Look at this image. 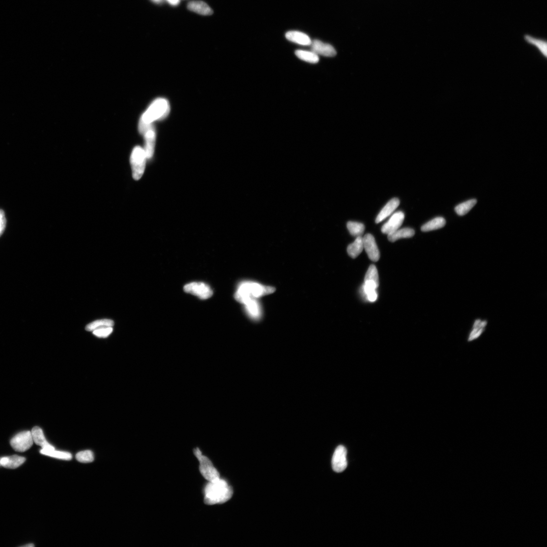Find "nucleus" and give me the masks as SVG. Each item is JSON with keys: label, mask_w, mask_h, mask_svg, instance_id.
I'll return each instance as SVG.
<instances>
[{"label": "nucleus", "mask_w": 547, "mask_h": 547, "mask_svg": "<svg viewBox=\"0 0 547 547\" xmlns=\"http://www.w3.org/2000/svg\"><path fill=\"white\" fill-rule=\"evenodd\" d=\"M204 503L213 505L226 503L233 496V489L224 479L209 482L204 488Z\"/></svg>", "instance_id": "1"}, {"label": "nucleus", "mask_w": 547, "mask_h": 547, "mask_svg": "<svg viewBox=\"0 0 547 547\" xmlns=\"http://www.w3.org/2000/svg\"><path fill=\"white\" fill-rule=\"evenodd\" d=\"M170 106L167 100L159 98L155 100L142 116L139 123V131L142 134L152 123L166 118L170 113Z\"/></svg>", "instance_id": "2"}, {"label": "nucleus", "mask_w": 547, "mask_h": 547, "mask_svg": "<svg viewBox=\"0 0 547 547\" xmlns=\"http://www.w3.org/2000/svg\"><path fill=\"white\" fill-rule=\"evenodd\" d=\"M274 287L265 286L252 281L241 283L235 295V299L240 303L245 304L251 298H258L275 292Z\"/></svg>", "instance_id": "3"}, {"label": "nucleus", "mask_w": 547, "mask_h": 547, "mask_svg": "<svg viewBox=\"0 0 547 547\" xmlns=\"http://www.w3.org/2000/svg\"><path fill=\"white\" fill-rule=\"evenodd\" d=\"M147 156L144 150L140 146L134 148L131 155L130 164L134 180L138 181L143 174Z\"/></svg>", "instance_id": "4"}, {"label": "nucleus", "mask_w": 547, "mask_h": 547, "mask_svg": "<svg viewBox=\"0 0 547 547\" xmlns=\"http://www.w3.org/2000/svg\"><path fill=\"white\" fill-rule=\"evenodd\" d=\"M194 453L199 462L200 472L208 482H213L220 478L219 473L213 463L207 457L203 455L199 448L195 449Z\"/></svg>", "instance_id": "5"}, {"label": "nucleus", "mask_w": 547, "mask_h": 547, "mask_svg": "<svg viewBox=\"0 0 547 547\" xmlns=\"http://www.w3.org/2000/svg\"><path fill=\"white\" fill-rule=\"evenodd\" d=\"M33 443L31 433L26 431L16 434L10 440V445L14 450L23 453L29 450Z\"/></svg>", "instance_id": "6"}, {"label": "nucleus", "mask_w": 547, "mask_h": 547, "mask_svg": "<svg viewBox=\"0 0 547 547\" xmlns=\"http://www.w3.org/2000/svg\"><path fill=\"white\" fill-rule=\"evenodd\" d=\"M184 291L188 294L197 296L200 299H206L213 295V290L207 284L203 282H192L186 285Z\"/></svg>", "instance_id": "7"}, {"label": "nucleus", "mask_w": 547, "mask_h": 547, "mask_svg": "<svg viewBox=\"0 0 547 547\" xmlns=\"http://www.w3.org/2000/svg\"><path fill=\"white\" fill-rule=\"evenodd\" d=\"M347 450L343 445H339L335 450L332 459V466L335 472H342L347 467Z\"/></svg>", "instance_id": "8"}, {"label": "nucleus", "mask_w": 547, "mask_h": 547, "mask_svg": "<svg viewBox=\"0 0 547 547\" xmlns=\"http://www.w3.org/2000/svg\"><path fill=\"white\" fill-rule=\"evenodd\" d=\"M363 242L368 258L373 262H377L380 258V253L374 237L371 234H367L363 238Z\"/></svg>", "instance_id": "9"}, {"label": "nucleus", "mask_w": 547, "mask_h": 547, "mask_svg": "<svg viewBox=\"0 0 547 547\" xmlns=\"http://www.w3.org/2000/svg\"><path fill=\"white\" fill-rule=\"evenodd\" d=\"M311 51L317 55L325 56L327 57H333L337 54V51L331 45L323 43L319 40L312 41L310 45Z\"/></svg>", "instance_id": "10"}, {"label": "nucleus", "mask_w": 547, "mask_h": 547, "mask_svg": "<svg viewBox=\"0 0 547 547\" xmlns=\"http://www.w3.org/2000/svg\"><path fill=\"white\" fill-rule=\"evenodd\" d=\"M405 218V215L403 212H397L384 225L382 228V233L388 235L398 230L403 225Z\"/></svg>", "instance_id": "11"}, {"label": "nucleus", "mask_w": 547, "mask_h": 547, "mask_svg": "<svg viewBox=\"0 0 547 547\" xmlns=\"http://www.w3.org/2000/svg\"><path fill=\"white\" fill-rule=\"evenodd\" d=\"M143 135L144 136L145 142H146L144 150L146 152L147 159H150L154 154L156 141V132L153 125H150Z\"/></svg>", "instance_id": "12"}, {"label": "nucleus", "mask_w": 547, "mask_h": 547, "mask_svg": "<svg viewBox=\"0 0 547 547\" xmlns=\"http://www.w3.org/2000/svg\"><path fill=\"white\" fill-rule=\"evenodd\" d=\"M244 305L248 316L252 320L260 319L262 316V310L257 298H251Z\"/></svg>", "instance_id": "13"}, {"label": "nucleus", "mask_w": 547, "mask_h": 547, "mask_svg": "<svg viewBox=\"0 0 547 547\" xmlns=\"http://www.w3.org/2000/svg\"><path fill=\"white\" fill-rule=\"evenodd\" d=\"M399 204L400 201L398 198H395L391 200L378 215L375 219L376 224H378L391 215Z\"/></svg>", "instance_id": "14"}, {"label": "nucleus", "mask_w": 547, "mask_h": 547, "mask_svg": "<svg viewBox=\"0 0 547 547\" xmlns=\"http://www.w3.org/2000/svg\"><path fill=\"white\" fill-rule=\"evenodd\" d=\"M31 435L33 442L36 444L41 446L42 449L54 450L53 446L51 445L44 437V433L41 428L39 427H33L31 430Z\"/></svg>", "instance_id": "15"}, {"label": "nucleus", "mask_w": 547, "mask_h": 547, "mask_svg": "<svg viewBox=\"0 0 547 547\" xmlns=\"http://www.w3.org/2000/svg\"><path fill=\"white\" fill-rule=\"evenodd\" d=\"M286 39L301 46H310L312 41L305 33L297 31H289L285 34Z\"/></svg>", "instance_id": "16"}, {"label": "nucleus", "mask_w": 547, "mask_h": 547, "mask_svg": "<svg viewBox=\"0 0 547 547\" xmlns=\"http://www.w3.org/2000/svg\"><path fill=\"white\" fill-rule=\"evenodd\" d=\"M26 460L24 457L14 455L2 457L0 460V463L1 466L4 468L15 469L23 464Z\"/></svg>", "instance_id": "17"}, {"label": "nucleus", "mask_w": 547, "mask_h": 547, "mask_svg": "<svg viewBox=\"0 0 547 547\" xmlns=\"http://www.w3.org/2000/svg\"><path fill=\"white\" fill-rule=\"evenodd\" d=\"M188 8L193 12L203 16L213 15V11L205 2L201 1H193L189 2Z\"/></svg>", "instance_id": "18"}, {"label": "nucleus", "mask_w": 547, "mask_h": 547, "mask_svg": "<svg viewBox=\"0 0 547 547\" xmlns=\"http://www.w3.org/2000/svg\"><path fill=\"white\" fill-rule=\"evenodd\" d=\"M524 40L529 44L536 47L543 57L547 59V43L546 40L533 37L527 35L524 36Z\"/></svg>", "instance_id": "19"}, {"label": "nucleus", "mask_w": 547, "mask_h": 547, "mask_svg": "<svg viewBox=\"0 0 547 547\" xmlns=\"http://www.w3.org/2000/svg\"><path fill=\"white\" fill-rule=\"evenodd\" d=\"M415 232L411 228H404L397 230L390 233L388 235V240L391 242H394L401 238H411L415 235Z\"/></svg>", "instance_id": "20"}, {"label": "nucleus", "mask_w": 547, "mask_h": 547, "mask_svg": "<svg viewBox=\"0 0 547 547\" xmlns=\"http://www.w3.org/2000/svg\"><path fill=\"white\" fill-rule=\"evenodd\" d=\"M487 325L486 321L477 320L474 324L473 328L468 339V342H471L481 337Z\"/></svg>", "instance_id": "21"}, {"label": "nucleus", "mask_w": 547, "mask_h": 547, "mask_svg": "<svg viewBox=\"0 0 547 547\" xmlns=\"http://www.w3.org/2000/svg\"><path fill=\"white\" fill-rule=\"evenodd\" d=\"M363 247V238L361 236L357 237L355 241L350 244L347 248V252L353 259L358 257L362 252Z\"/></svg>", "instance_id": "22"}, {"label": "nucleus", "mask_w": 547, "mask_h": 547, "mask_svg": "<svg viewBox=\"0 0 547 547\" xmlns=\"http://www.w3.org/2000/svg\"><path fill=\"white\" fill-rule=\"evenodd\" d=\"M446 225V220L442 217H438L428 221L421 227L422 232H429L442 228Z\"/></svg>", "instance_id": "23"}, {"label": "nucleus", "mask_w": 547, "mask_h": 547, "mask_svg": "<svg viewBox=\"0 0 547 547\" xmlns=\"http://www.w3.org/2000/svg\"><path fill=\"white\" fill-rule=\"evenodd\" d=\"M296 55L300 60L311 63H316L319 61L318 55L312 51L298 50L296 51Z\"/></svg>", "instance_id": "24"}, {"label": "nucleus", "mask_w": 547, "mask_h": 547, "mask_svg": "<svg viewBox=\"0 0 547 547\" xmlns=\"http://www.w3.org/2000/svg\"><path fill=\"white\" fill-rule=\"evenodd\" d=\"M477 202V200L475 199L468 200L455 207V213L460 216H465L474 207Z\"/></svg>", "instance_id": "25"}, {"label": "nucleus", "mask_w": 547, "mask_h": 547, "mask_svg": "<svg viewBox=\"0 0 547 547\" xmlns=\"http://www.w3.org/2000/svg\"><path fill=\"white\" fill-rule=\"evenodd\" d=\"M40 453L44 455L49 456L61 460L69 461L72 459L71 453L66 452L57 451L54 450L42 449Z\"/></svg>", "instance_id": "26"}, {"label": "nucleus", "mask_w": 547, "mask_h": 547, "mask_svg": "<svg viewBox=\"0 0 547 547\" xmlns=\"http://www.w3.org/2000/svg\"><path fill=\"white\" fill-rule=\"evenodd\" d=\"M114 325V322L113 320L109 319L98 320L89 323L86 327V330L88 331H93L95 329L103 328L113 327Z\"/></svg>", "instance_id": "27"}, {"label": "nucleus", "mask_w": 547, "mask_h": 547, "mask_svg": "<svg viewBox=\"0 0 547 547\" xmlns=\"http://www.w3.org/2000/svg\"><path fill=\"white\" fill-rule=\"evenodd\" d=\"M347 227L351 235L357 237L361 236L365 230L364 225L358 222L349 221Z\"/></svg>", "instance_id": "28"}, {"label": "nucleus", "mask_w": 547, "mask_h": 547, "mask_svg": "<svg viewBox=\"0 0 547 547\" xmlns=\"http://www.w3.org/2000/svg\"><path fill=\"white\" fill-rule=\"evenodd\" d=\"M368 281H373L378 286L379 285L378 272L376 266L374 265L369 267L365 275L364 282Z\"/></svg>", "instance_id": "29"}, {"label": "nucleus", "mask_w": 547, "mask_h": 547, "mask_svg": "<svg viewBox=\"0 0 547 547\" xmlns=\"http://www.w3.org/2000/svg\"><path fill=\"white\" fill-rule=\"evenodd\" d=\"M76 458L81 463H91L94 461V455L92 451L86 450L78 453L76 455Z\"/></svg>", "instance_id": "30"}, {"label": "nucleus", "mask_w": 547, "mask_h": 547, "mask_svg": "<svg viewBox=\"0 0 547 547\" xmlns=\"http://www.w3.org/2000/svg\"><path fill=\"white\" fill-rule=\"evenodd\" d=\"M113 327L103 328L94 330L93 334L97 337L105 338H107L112 333Z\"/></svg>", "instance_id": "31"}, {"label": "nucleus", "mask_w": 547, "mask_h": 547, "mask_svg": "<svg viewBox=\"0 0 547 547\" xmlns=\"http://www.w3.org/2000/svg\"><path fill=\"white\" fill-rule=\"evenodd\" d=\"M6 225V219L4 212L0 210V237L2 235Z\"/></svg>", "instance_id": "32"}, {"label": "nucleus", "mask_w": 547, "mask_h": 547, "mask_svg": "<svg viewBox=\"0 0 547 547\" xmlns=\"http://www.w3.org/2000/svg\"><path fill=\"white\" fill-rule=\"evenodd\" d=\"M168 2L173 6L178 5L180 2V0H167Z\"/></svg>", "instance_id": "33"}, {"label": "nucleus", "mask_w": 547, "mask_h": 547, "mask_svg": "<svg viewBox=\"0 0 547 547\" xmlns=\"http://www.w3.org/2000/svg\"><path fill=\"white\" fill-rule=\"evenodd\" d=\"M21 547H34V545H33L32 544H28V545H24V546H21Z\"/></svg>", "instance_id": "34"}, {"label": "nucleus", "mask_w": 547, "mask_h": 547, "mask_svg": "<svg viewBox=\"0 0 547 547\" xmlns=\"http://www.w3.org/2000/svg\"><path fill=\"white\" fill-rule=\"evenodd\" d=\"M153 1L156 3H161L163 0H153Z\"/></svg>", "instance_id": "35"}, {"label": "nucleus", "mask_w": 547, "mask_h": 547, "mask_svg": "<svg viewBox=\"0 0 547 547\" xmlns=\"http://www.w3.org/2000/svg\"><path fill=\"white\" fill-rule=\"evenodd\" d=\"M0 460H1V459H0ZM0 466H1V463H0Z\"/></svg>", "instance_id": "36"}]
</instances>
